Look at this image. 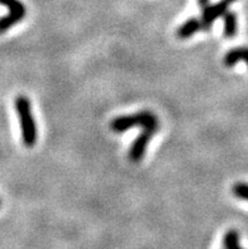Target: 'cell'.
<instances>
[{
  "mask_svg": "<svg viewBox=\"0 0 248 249\" xmlns=\"http://www.w3.org/2000/svg\"><path fill=\"white\" fill-rule=\"evenodd\" d=\"M223 16H224V37L233 38L237 34V27H238L237 16H235V13L228 12V10Z\"/></svg>",
  "mask_w": 248,
  "mask_h": 249,
  "instance_id": "ba28073f",
  "label": "cell"
},
{
  "mask_svg": "<svg viewBox=\"0 0 248 249\" xmlns=\"http://www.w3.org/2000/svg\"><path fill=\"white\" fill-rule=\"evenodd\" d=\"M209 1L210 0H198V4H199L201 9H204V8H206L209 5Z\"/></svg>",
  "mask_w": 248,
  "mask_h": 249,
  "instance_id": "8fae6325",
  "label": "cell"
},
{
  "mask_svg": "<svg viewBox=\"0 0 248 249\" xmlns=\"http://www.w3.org/2000/svg\"><path fill=\"white\" fill-rule=\"evenodd\" d=\"M156 131L153 129H143V133L139 134L133 142L132 147L129 149V160L132 162H139L143 158L151 138L155 135Z\"/></svg>",
  "mask_w": 248,
  "mask_h": 249,
  "instance_id": "5b68a950",
  "label": "cell"
},
{
  "mask_svg": "<svg viewBox=\"0 0 248 249\" xmlns=\"http://www.w3.org/2000/svg\"><path fill=\"white\" fill-rule=\"evenodd\" d=\"M237 0H220L214 5H208L203 9V17H201V27L204 31H210L213 23L215 22L216 18L226 13L229 7Z\"/></svg>",
  "mask_w": 248,
  "mask_h": 249,
  "instance_id": "277c9868",
  "label": "cell"
},
{
  "mask_svg": "<svg viewBox=\"0 0 248 249\" xmlns=\"http://www.w3.org/2000/svg\"><path fill=\"white\" fill-rule=\"evenodd\" d=\"M0 4L9 8V14L0 18V34H3L26 17L27 10L20 0H0Z\"/></svg>",
  "mask_w": 248,
  "mask_h": 249,
  "instance_id": "3957f363",
  "label": "cell"
},
{
  "mask_svg": "<svg viewBox=\"0 0 248 249\" xmlns=\"http://www.w3.org/2000/svg\"><path fill=\"white\" fill-rule=\"evenodd\" d=\"M16 110L19 116L20 129H22V139L23 144L27 148H32L37 143V127L32 114V108H31V101L26 96L19 95L16 98Z\"/></svg>",
  "mask_w": 248,
  "mask_h": 249,
  "instance_id": "6da1fadb",
  "label": "cell"
},
{
  "mask_svg": "<svg viewBox=\"0 0 248 249\" xmlns=\"http://www.w3.org/2000/svg\"><path fill=\"white\" fill-rule=\"evenodd\" d=\"M239 61H245L248 66V47H237L227 52L224 56V66L226 67H233L238 64Z\"/></svg>",
  "mask_w": 248,
  "mask_h": 249,
  "instance_id": "8992f818",
  "label": "cell"
},
{
  "mask_svg": "<svg viewBox=\"0 0 248 249\" xmlns=\"http://www.w3.org/2000/svg\"><path fill=\"white\" fill-rule=\"evenodd\" d=\"M233 195L235 198L242 199V200H246L248 201V183H245V182H238L233 186Z\"/></svg>",
  "mask_w": 248,
  "mask_h": 249,
  "instance_id": "30bf717a",
  "label": "cell"
},
{
  "mask_svg": "<svg viewBox=\"0 0 248 249\" xmlns=\"http://www.w3.org/2000/svg\"><path fill=\"white\" fill-rule=\"evenodd\" d=\"M134 127H141L143 129H153L157 132L160 123L155 114L149 110H143L133 115H122L113 119L110 123V129L116 133H123Z\"/></svg>",
  "mask_w": 248,
  "mask_h": 249,
  "instance_id": "7a4b0ae2",
  "label": "cell"
},
{
  "mask_svg": "<svg viewBox=\"0 0 248 249\" xmlns=\"http://www.w3.org/2000/svg\"><path fill=\"white\" fill-rule=\"evenodd\" d=\"M200 29H203L201 27V20L197 19V18H191L187 19L186 22L176 31V35L180 39H187L193 37L195 33H198Z\"/></svg>",
  "mask_w": 248,
  "mask_h": 249,
  "instance_id": "52a82bcc",
  "label": "cell"
},
{
  "mask_svg": "<svg viewBox=\"0 0 248 249\" xmlns=\"http://www.w3.org/2000/svg\"><path fill=\"white\" fill-rule=\"evenodd\" d=\"M224 249H243V248H241L239 246H235V247H232V248H224Z\"/></svg>",
  "mask_w": 248,
  "mask_h": 249,
  "instance_id": "7c38bea8",
  "label": "cell"
},
{
  "mask_svg": "<svg viewBox=\"0 0 248 249\" xmlns=\"http://www.w3.org/2000/svg\"><path fill=\"white\" fill-rule=\"evenodd\" d=\"M0 206H1V200H0Z\"/></svg>",
  "mask_w": 248,
  "mask_h": 249,
  "instance_id": "4fadbf2b",
  "label": "cell"
},
{
  "mask_svg": "<svg viewBox=\"0 0 248 249\" xmlns=\"http://www.w3.org/2000/svg\"><path fill=\"white\" fill-rule=\"evenodd\" d=\"M223 243H224V248H232V247L239 246V233L234 229L228 230L224 235Z\"/></svg>",
  "mask_w": 248,
  "mask_h": 249,
  "instance_id": "9c48e42d",
  "label": "cell"
}]
</instances>
